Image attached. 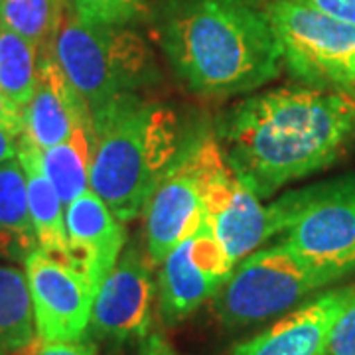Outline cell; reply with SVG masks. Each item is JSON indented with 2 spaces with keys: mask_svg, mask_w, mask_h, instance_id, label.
<instances>
[{
  "mask_svg": "<svg viewBox=\"0 0 355 355\" xmlns=\"http://www.w3.org/2000/svg\"><path fill=\"white\" fill-rule=\"evenodd\" d=\"M123 225L91 188L65 205L69 263L83 270L95 288L113 270L125 249Z\"/></svg>",
  "mask_w": 355,
  "mask_h": 355,
  "instance_id": "obj_14",
  "label": "cell"
},
{
  "mask_svg": "<svg viewBox=\"0 0 355 355\" xmlns=\"http://www.w3.org/2000/svg\"><path fill=\"white\" fill-rule=\"evenodd\" d=\"M26 176V193L30 219L38 239V249L53 254L58 259L69 261L67 231H65V203L60 193L46 178L38 160V148L28 142L24 137H18V154Z\"/></svg>",
  "mask_w": 355,
  "mask_h": 355,
  "instance_id": "obj_16",
  "label": "cell"
},
{
  "mask_svg": "<svg viewBox=\"0 0 355 355\" xmlns=\"http://www.w3.org/2000/svg\"><path fill=\"white\" fill-rule=\"evenodd\" d=\"M354 135V111L336 91L300 87L245 99L219 128L229 164L259 198L330 166Z\"/></svg>",
  "mask_w": 355,
  "mask_h": 355,
  "instance_id": "obj_1",
  "label": "cell"
},
{
  "mask_svg": "<svg viewBox=\"0 0 355 355\" xmlns=\"http://www.w3.org/2000/svg\"><path fill=\"white\" fill-rule=\"evenodd\" d=\"M0 127L10 130L14 137H20L24 130V109L2 91H0Z\"/></svg>",
  "mask_w": 355,
  "mask_h": 355,
  "instance_id": "obj_25",
  "label": "cell"
},
{
  "mask_svg": "<svg viewBox=\"0 0 355 355\" xmlns=\"http://www.w3.org/2000/svg\"><path fill=\"white\" fill-rule=\"evenodd\" d=\"M158 26L168 62L200 95L253 91L284 64L268 0H166Z\"/></svg>",
  "mask_w": 355,
  "mask_h": 355,
  "instance_id": "obj_2",
  "label": "cell"
},
{
  "mask_svg": "<svg viewBox=\"0 0 355 355\" xmlns=\"http://www.w3.org/2000/svg\"><path fill=\"white\" fill-rule=\"evenodd\" d=\"M294 2H300L338 20L355 24V0H294Z\"/></svg>",
  "mask_w": 355,
  "mask_h": 355,
  "instance_id": "obj_24",
  "label": "cell"
},
{
  "mask_svg": "<svg viewBox=\"0 0 355 355\" xmlns=\"http://www.w3.org/2000/svg\"><path fill=\"white\" fill-rule=\"evenodd\" d=\"M336 93L342 97L343 101L347 103V107H349L355 114V87H340L336 89Z\"/></svg>",
  "mask_w": 355,
  "mask_h": 355,
  "instance_id": "obj_29",
  "label": "cell"
},
{
  "mask_svg": "<svg viewBox=\"0 0 355 355\" xmlns=\"http://www.w3.org/2000/svg\"><path fill=\"white\" fill-rule=\"evenodd\" d=\"M135 355H178L170 345L162 331L150 330L144 338H140Z\"/></svg>",
  "mask_w": 355,
  "mask_h": 355,
  "instance_id": "obj_27",
  "label": "cell"
},
{
  "mask_svg": "<svg viewBox=\"0 0 355 355\" xmlns=\"http://www.w3.org/2000/svg\"><path fill=\"white\" fill-rule=\"evenodd\" d=\"M38 340L24 270L0 265V355H16Z\"/></svg>",
  "mask_w": 355,
  "mask_h": 355,
  "instance_id": "obj_18",
  "label": "cell"
},
{
  "mask_svg": "<svg viewBox=\"0 0 355 355\" xmlns=\"http://www.w3.org/2000/svg\"><path fill=\"white\" fill-rule=\"evenodd\" d=\"M16 154H18V137L0 127V164L16 158Z\"/></svg>",
  "mask_w": 355,
  "mask_h": 355,
  "instance_id": "obj_28",
  "label": "cell"
},
{
  "mask_svg": "<svg viewBox=\"0 0 355 355\" xmlns=\"http://www.w3.org/2000/svg\"><path fill=\"white\" fill-rule=\"evenodd\" d=\"M144 217L146 251L153 265H160L166 254L203 225L202 178L196 162L193 140L182 142L180 153L150 193Z\"/></svg>",
  "mask_w": 355,
  "mask_h": 355,
  "instance_id": "obj_11",
  "label": "cell"
},
{
  "mask_svg": "<svg viewBox=\"0 0 355 355\" xmlns=\"http://www.w3.org/2000/svg\"><path fill=\"white\" fill-rule=\"evenodd\" d=\"M284 243L334 282L355 268V176L308 186L272 202Z\"/></svg>",
  "mask_w": 355,
  "mask_h": 355,
  "instance_id": "obj_5",
  "label": "cell"
},
{
  "mask_svg": "<svg viewBox=\"0 0 355 355\" xmlns=\"http://www.w3.org/2000/svg\"><path fill=\"white\" fill-rule=\"evenodd\" d=\"M196 162L202 178L203 216L233 265L280 233L275 205H263L229 164L221 144L211 135L193 139Z\"/></svg>",
  "mask_w": 355,
  "mask_h": 355,
  "instance_id": "obj_7",
  "label": "cell"
},
{
  "mask_svg": "<svg viewBox=\"0 0 355 355\" xmlns=\"http://www.w3.org/2000/svg\"><path fill=\"white\" fill-rule=\"evenodd\" d=\"M50 51L91 114L156 77L153 51L130 26L87 24L69 4Z\"/></svg>",
  "mask_w": 355,
  "mask_h": 355,
  "instance_id": "obj_4",
  "label": "cell"
},
{
  "mask_svg": "<svg viewBox=\"0 0 355 355\" xmlns=\"http://www.w3.org/2000/svg\"><path fill=\"white\" fill-rule=\"evenodd\" d=\"M150 0H69V8L87 24L130 26L146 12Z\"/></svg>",
  "mask_w": 355,
  "mask_h": 355,
  "instance_id": "obj_22",
  "label": "cell"
},
{
  "mask_svg": "<svg viewBox=\"0 0 355 355\" xmlns=\"http://www.w3.org/2000/svg\"><path fill=\"white\" fill-rule=\"evenodd\" d=\"M91 125V113L64 76L51 51H42L36 89L24 105L20 137L44 150L67 140L77 128Z\"/></svg>",
  "mask_w": 355,
  "mask_h": 355,
  "instance_id": "obj_15",
  "label": "cell"
},
{
  "mask_svg": "<svg viewBox=\"0 0 355 355\" xmlns=\"http://www.w3.org/2000/svg\"><path fill=\"white\" fill-rule=\"evenodd\" d=\"M233 268L235 265L225 249L203 221L202 227L174 247L160 263L158 300L166 324L182 322L214 298Z\"/></svg>",
  "mask_w": 355,
  "mask_h": 355,
  "instance_id": "obj_10",
  "label": "cell"
},
{
  "mask_svg": "<svg viewBox=\"0 0 355 355\" xmlns=\"http://www.w3.org/2000/svg\"><path fill=\"white\" fill-rule=\"evenodd\" d=\"M330 282L282 241L257 249L235 265L214 296V308L225 328L237 330L288 312Z\"/></svg>",
  "mask_w": 355,
  "mask_h": 355,
  "instance_id": "obj_6",
  "label": "cell"
},
{
  "mask_svg": "<svg viewBox=\"0 0 355 355\" xmlns=\"http://www.w3.org/2000/svg\"><path fill=\"white\" fill-rule=\"evenodd\" d=\"M328 355H355V296L334 326Z\"/></svg>",
  "mask_w": 355,
  "mask_h": 355,
  "instance_id": "obj_23",
  "label": "cell"
},
{
  "mask_svg": "<svg viewBox=\"0 0 355 355\" xmlns=\"http://www.w3.org/2000/svg\"><path fill=\"white\" fill-rule=\"evenodd\" d=\"M38 249L30 219L26 176L18 158L0 164V259L22 263Z\"/></svg>",
  "mask_w": 355,
  "mask_h": 355,
  "instance_id": "obj_17",
  "label": "cell"
},
{
  "mask_svg": "<svg viewBox=\"0 0 355 355\" xmlns=\"http://www.w3.org/2000/svg\"><path fill=\"white\" fill-rule=\"evenodd\" d=\"M30 355H95V347L91 343L83 342V340H77V342H40Z\"/></svg>",
  "mask_w": 355,
  "mask_h": 355,
  "instance_id": "obj_26",
  "label": "cell"
},
{
  "mask_svg": "<svg viewBox=\"0 0 355 355\" xmlns=\"http://www.w3.org/2000/svg\"><path fill=\"white\" fill-rule=\"evenodd\" d=\"M354 296L355 286L324 292L229 355H328L334 326Z\"/></svg>",
  "mask_w": 355,
  "mask_h": 355,
  "instance_id": "obj_13",
  "label": "cell"
},
{
  "mask_svg": "<svg viewBox=\"0 0 355 355\" xmlns=\"http://www.w3.org/2000/svg\"><path fill=\"white\" fill-rule=\"evenodd\" d=\"M38 160L46 178L67 205L89 190L91 166V125L79 127L64 142L50 148H38Z\"/></svg>",
  "mask_w": 355,
  "mask_h": 355,
  "instance_id": "obj_19",
  "label": "cell"
},
{
  "mask_svg": "<svg viewBox=\"0 0 355 355\" xmlns=\"http://www.w3.org/2000/svg\"><path fill=\"white\" fill-rule=\"evenodd\" d=\"M284 64L310 83L355 87V24L294 0H270Z\"/></svg>",
  "mask_w": 355,
  "mask_h": 355,
  "instance_id": "obj_8",
  "label": "cell"
},
{
  "mask_svg": "<svg viewBox=\"0 0 355 355\" xmlns=\"http://www.w3.org/2000/svg\"><path fill=\"white\" fill-rule=\"evenodd\" d=\"M67 4L69 0H0V28L32 42L40 53L48 51Z\"/></svg>",
  "mask_w": 355,
  "mask_h": 355,
  "instance_id": "obj_20",
  "label": "cell"
},
{
  "mask_svg": "<svg viewBox=\"0 0 355 355\" xmlns=\"http://www.w3.org/2000/svg\"><path fill=\"white\" fill-rule=\"evenodd\" d=\"M40 50L22 36L0 28V91L22 109L38 79Z\"/></svg>",
  "mask_w": 355,
  "mask_h": 355,
  "instance_id": "obj_21",
  "label": "cell"
},
{
  "mask_svg": "<svg viewBox=\"0 0 355 355\" xmlns=\"http://www.w3.org/2000/svg\"><path fill=\"white\" fill-rule=\"evenodd\" d=\"M154 306V279L150 263L130 245L123 249L113 270L105 277L95 300L89 328L109 342L140 340L150 331Z\"/></svg>",
  "mask_w": 355,
  "mask_h": 355,
  "instance_id": "obj_12",
  "label": "cell"
},
{
  "mask_svg": "<svg viewBox=\"0 0 355 355\" xmlns=\"http://www.w3.org/2000/svg\"><path fill=\"white\" fill-rule=\"evenodd\" d=\"M182 148L176 113L127 95L91 114L89 188L121 223L144 211L150 193Z\"/></svg>",
  "mask_w": 355,
  "mask_h": 355,
  "instance_id": "obj_3",
  "label": "cell"
},
{
  "mask_svg": "<svg viewBox=\"0 0 355 355\" xmlns=\"http://www.w3.org/2000/svg\"><path fill=\"white\" fill-rule=\"evenodd\" d=\"M40 342H77L89 330L97 288L73 263L36 249L24 261Z\"/></svg>",
  "mask_w": 355,
  "mask_h": 355,
  "instance_id": "obj_9",
  "label": "cell"
}]
</instances>
